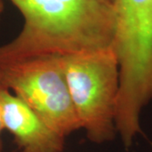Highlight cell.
Segmentation results:
<instances>
[{
	"label": "cell",
	"mask_w": 152,
	"mask_h": 152,
	"mask_svg": "<svg viewBox=\"0 0 152 152\" xmlns=\"http://www.w3.org/2000/svg\"><path fill=\"white\" fill-rule=\"evenodd\" d=\"M66 82L80 128L91 142L113 140L119 93L113 48L62 56Z\"/></svg>",
	"instance_id": "obj_2"
},
{
	"label": "cell",
	"mask_w": 152,
	"mask_h": 152,
	"mask_svg": "<svg viewBox=\"0 0 152 152\" xmlns=\"http://www.w3.org/2000/svg\"><path fill=\"white\" fill-rule=\"evenodd\" d=\"M4 129L14 136L20 152H63L65 138L53 130L32 109L9 90L0 87Z\"/></svg>",
	"instance_id": "obj_4"
},
{
	"label": "cell",
	"mask_w": 152,
	"mask_h": 152,
	"mask_svg": "<svg viewBox=\"0 0 152 152\" xmlns=\"http://www.w3.org/2000/svg\"><path fill=\"white\" fill-rule=\"evenodd\" d=\"M0 87L20 98L63 137L81 129L66 82L62 56H38L0 64Z\"/></svg>",
	"instance_id": "obj_3"
},
{
	"label": "cell",
	"mask_w": 152,
	"mask_h": 152,
	"mask_svg": "<svg viewBox=\"0 0 152 152\" xmlns=\"http://www.w3.org/2000/svg\"><path fill=\"white\" fill-rule=\"evenodd\" d=\"M147 0H118V2L122 4H126V5H134V4H139L146 2Z\"/></svg>",
	"instance_id": "obj_5"
},
{
	"label": "cell",
	"mask_w": 152,
	"mask_h": 152,
	"mask_svg": "<svg viewBox=\"0 0 152 152\" xmlns=\"http://www.w3.org/2000/svg\"><path fill=\"white\" fill-rule=\"evenodd\" d=\"M3 129H4V128L2 114H1V110H0V152H2V151H3V142H2V139H1V134H2Z\"/></svg>",
	"instance_id": "obj_6"
},
{
	"label": "cell",
	"mask_w": 152,
	"mask_h": 152,
	"mask_svg": "<svg viewBox=\"0 0 152 152\" xmlns=\"http://www.w3.org/2000/svg\"><path fill=\"white\" fill-rule=\"evenodd\" d=\"M4 2L3 0H0V20H1V15L4 12Z\"/></svg>",
	"instance_id": "obj_8"
},
{
	"label": "cell",
	"mask_w": 152,
	"mask_h": 152,
	"mask_svg": "<svg viewBox=\"0 0 152 152\" xmlns=\"http://www.w3.org/2000/svg\"><path fill=\"white\" fill-rule=\"evenodd\" d=\"M10 1L24 24L16 37L0 46V64L113 48L116 10L100 0Z\"/></svg>",
	"instance_id": "obj_1"
},
{
	"label": "cell",
	"mask_w": 152,
	"mask_h": 152,
	"mask_svg": "<svg viewBox=\"0 0 152 152\" xmlns=\"http://www.w3.org/2000/svg\"><path fill=\"white\" fill-rule=\"evenodd\" d=\"M102 3L105 4L106 5L111 6V7H113L115 9V6H116V4H117V1L118 0H100Z\"/></svg>",
	"instance_id": "obj_7"
}]
</instances>
